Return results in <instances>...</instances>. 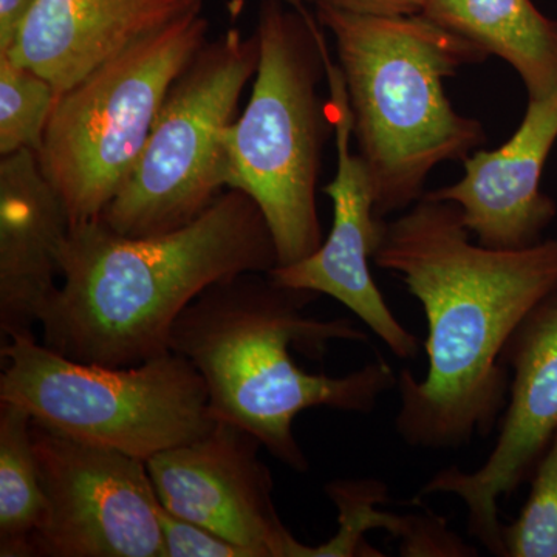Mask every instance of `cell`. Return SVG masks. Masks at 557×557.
Returning a JSON list of instances; mask_svg holds the SVG:
<instances>
[{
  "label": "cell",
  "instance_id": "obj_21",
  "mask_svg": "<svg viewBox=\"0 0 557 557\" xmlns=\"http://www.w3.org/2000/svg\"><path fill=\"white\" fill-rule=\"evenodd\" d=\"M399 556L475 557L478 548L449 530L448 522L434 512L408 515L397 534Z\"/></svg>",
  "mask_w": 557,
  "mask_h": 557
},
{
  "label": "cell",
  "instance_id": "obj_8",
  "mask_svg": "<svg viewBox=\"0 0 557 557\" xmlns=\"http://www.w3.org/2000/svg\"><path fill=\"white\" fill-rule=\"evenodd\" d=\"M260 61L258 33L231 27L208 40L172 84L126 186L102 222L126 237L189 225L226 189L223 137Z\"/></svg>",
  "mask_w": 557,
  "mask_h": 557
},
{
  "label": "cell",
  "instance_id": "obj_14",
  "mask_svg": "<svg viewBox=\"0 0 557 557\" xmlns=\"http://www.w3.org/2000/svg\"><path fill=\"white\" fill-rule=\"evenodd\" d=\"M70 220L38 153L24 149L0 160V344L35 338L57 293L60 251Z\"/></svg>",
  "mask_w": 557,
  "mask_h": 557
},
{
  "label": "cell",
  "instance_id": "obj_22",
  "mask_svg": "<svg viewBox=\"0 0 557 557\" xmlns=\"http://www.w3.org/2000/svg\"><path fill=\"white\" fill-rule=\"evenodd\" d=\"M164 557H252L247 548L157 505Z\"/></svg>",
  "mask_w": 557,
  "mask_h": 557
},
{
  "label": "cell",
  "instance_id": "obj_7",
  "mask_svg": "<svg viewBox=\"0 0 557 557\" xmlns=\"http://www.w3.org/2000/svg\"><path fill=\"white\" fill-rule=\"evenodd\" d=\"M0 401L73 437L148 460L218 423L196 368L166 351L127 368L75 361L32 336L0 344Z\"/></svg>",
  "mask_w": 557,
  "mask_h": 557
},
{
  "label": "cell",
  "instance_id": "obj_9",
  "mask_svg": "<svg viewBox=\"0 0 557 557\" xmlns=\"http://www.w3.org/2000/svg\"><path fill=\"white\" fill-rule=\"evenodd\" d=\"M46 515L35 556L164 557L146 460L33 418Z\"/></svg>",
  "mask_w": 557,
  "mask_h": 557
},
{
  "label": "cell",
  "instance_id": "obj_3",
  "mask_svg": "<svg viewBox=\"0 0 557 557\" xmlns=\"http://www.w3.org/2000/svg\"><path fill=\"white\" fill-rule=\"evenodd\" d=\"M317 293L284 287L269 273L240 274L205 289L172 327L170 348L183 355L207 384L209 410L262 443L293 471L310 461L296 440L295 420L307 409L369 416L398 386L387 359L343 376L310 373L293 351L319 361L333 341L369 343L350 319H319L306 309Z\"/></svg>",
  "mask_w": 557,
  "mask_h": 557
},
{
  "label": "cell",
  "instance_id": "obj_12",
  "mask_svg": "<svg viewBox=\"0 0 557 557\" xmlns=\"http://www.w3.org/2000/svg\"><path fill=\"white\" fill-rule=\"evenodd\" d=\"M262 443L236 424L219 421L203 437L146 460L160 504L208 528L252 557H306L273 500V475L260 460Z\"/></svg>",
  "mask_w": 557,
  "mask_h": 557
},
{
  "label": "cell",
  "instance_id": "obj_6",
  "mask_svg": "<svg viewBox=\"0 0 557 557\" xmlns=\"http://www.w3.org/2000/svg\"><path fill=\"white\" fill-rule=\"evenodd\" d=\"M208 32L201 11L180 17L58 97L38 160L70 226L100 220L126 186L172 84L208 42Z\"/></svg>",
  "mask_w": 557,
  "mask_h": 557
},
{
  "label": "cell",
  "instance_id": "obj_19",
  "mask_svg": "<svg viewBox=\"0 0 557 557\" xmlns=\"http://www.w3.org/2000/svg\"><path fill=\"white\" fill-rule=\"evenodd\" d=\"M338 508V533L325 544L307 547L306 557H379L380 549L366 541L370 530H386L397 536L403 516L380 511L387 500V486L376 479H339L325 486Z\"/></svg>",
  "mask_w": 557,
  "mask_h": 557
},
{
  "label": "cell",
  "instance_id": "obj_4",
  "mask_svg": "<svg viewBox=\"0 0 557 557\" xmlns=\"http://www.w3.org/2000/svg\"><path fill=\"white\" fill-rule=\"evenodd\" d=\"M313 11L335 44L354 146L372 182L376 215L406 211L423 199L435 168L467 160L486 145L485 127L454 109L445 83L490 57L423 14Z\"/></svg>",
  "mask_w": 557,
  "mask_h": 557
},
{
  "label": "cell",
  "instance_id": "obj_24",
  "mask_svg": "<svg viewBox=\"0 0 557 557\" xmlns=\"http://www.w3.org/2000/svg\"><path fill=\"white\" fill-rule=\"evenodd\" d=\"M39 0H0V53H7Z\"/></svg>",
  "mask_w": 557,
  "mask_h": 557
},
{
  "label": "cell",
  "instance_id": "obj_23",
  "mask_svg": "<svg viewBox=\"0 0 557 557\" xmlns=\"http://www.w3.org/2000/svg\"><path fill=\"white\" fill-rule=\"evenodd\" d=\"M288 3H306L313 7H330L347 13L375 17L420 16L429 0H287Z\"/></svg>",
  "mask_w": 557,
  "mask_h": 557
},
{
  "label": "cell",
  "instance_id": "obj_15",
  "mask_svg": "<svg viewBox=\"0 0 557 557\" xmlns=\"http://www.w3.org/2000/svg\"><path fill=\"white\" fill-rule=\"evenodd\" d=\"M203 5L205 0H39L5 54L61 95L139 39Z\"/></svg>",
  "mask_w": 557,
  "mask_h": 557
},
{
  "label": "cell",
  "instance_id": "obj_13",
  "mask_svg": "<svg viewBox=\"0 0 557 557\" xmlns=\"http://www.w3.org/2000/svg\"><path fill=\"white\" fill-rule=\"evenodd\" d=\"M557 143V94L528 102L518 131L500 148L478 149L456 183L426 190L431 200L450 201L480 245L523 249L544 240L557 203L542 189L545 166Z\"/></svg>",
  "mask_w": 557,
  "mask_h": 557
},
{
  "label": "cell",
  "instance_id": "obj_17",
  "mask_svg": "<svg viewBox=\"0 0 557 557\" xmlns=\"http://www.w3.org/2000/svg\"><path fill=\"white\" fill-rule=\"evenodd\" d=\"M33 417L21 406L0 401V556H35V537L46 515Z\"/></svg>",
  "mask_w": 557,
  "mask_h": 557
},
{
  "label": "cell",
  "instance_id": "obj_10",
  "mask_svg": "<svg viewBox=\"0 0 557 557\" xmlns=\"http://www.w3.org/2000/svg\"><path fill=\"white\" fill-rule=\"evenodd\" d=\"M500 361L509 370V392L496 445L475 471L450 467L432 475L420 496L449 494L463 502L468 533L504 557L498 500L530 482L557 431V292L522 319Z\"/></svg>",
  "mask_w": 557,
  "mask_h": 557
},
{
  "label": "cell",
  "instance_id": "obj_18",
  "mask_svg": "<svg viewBox=\"0 0 557 557\" xmlns=\"http://www.w3.org/2000/svg\"><path fill=\"white\" fill-rule=\"evenodd\" d=\"M58 97L49 79L0 53V156L39 153Z\"/></svg>",
  "mask_w": 557,
  "mask_h": 557
},
{
  "label": "cell",
  "instance_id": "obj_1",
  "mask_svg": "<svg viewBox=\"0 0 557 557\" xmlns=\"http://www.w3.org/2000/svg\"><path fill=\"white\" fill-rule=\"evenodd\" d=\"M373 263L403 282L428 321L426 375L398 373L399 438L445 450L490 437L508 401L505 344L557 292V237L523 249L483 247L456 203L423 197L386 223Z\"/></svg>",
  "mask_w": 557,
  "mask_h": 557
},
{
  "label": "cell",
  "instance_id": "obj_20",
  "mask_svg": "<svg viewBox=\"0 0 557 557\" xmlns=\"http://www.w3.org/2000/svg\"><path fill=\"white\" fill-rule=\"evenodd\" d=\"M530 485L518 519L502 527L504 557H557V431Z\"/></svg>",
  "mask_w": 557,
  "mask_h": 557
},
{
  "label": "cell",
  "instance_id": "obj_16",
  "mask_svg": "<svg viewBox=\"0 0 557 557\" xmlns=\"http://www.w3.org/2000/svg\"><path fill=\"white\" fill-rule=\"evenodd\" d=\"M423 16L511 65L528 102L557 94V20L533 0H429Z\"/></svg>",
  "mask_w": 557,
  "mask_h": 557
},
{
  "label": "cell",
  "instance_id": "obj_5",
  "mask_svg": "<svg viewBox=\"0 0 557 557\" xmlns=\"http://www.w3.org/2000/svg\"><path fill=\"white\" fill-rule=\"evenodd\" d=\"M260 61L244 112L223 137L226 188L258 203L278 265L309 258L322 237L318 211L325 141L333 135L325 81L324 30L306 3L262 0Z\"/></svg>",
  "mask_w": 557,
  "mask_h": 557
},
{
  "label": "cell",
  "instance_id": "obj_11",
  "mask_svg": "<svg viewBox=\"0 0 557 557\" xmlns=\"http://www.w3.org/2000/svg\"><path fill=\"white\" fill-rule=\"evenodd\" d=\"M329 108L336 150L335 178L322 188L333 203V225L327 239L309 258L277 265L270 276L284 287L330 296L347 307L399 359L416 358L420 343L388 309L370 262L383 240L387 220L375 212V196L364 163L351 135V112L338 62L322 42Z\"/></svg>",
  "mask_w": 557,
  "mask_h": 557
},
{
  "label": "cell",
  "instance_id": "obj_2",
  "mask_svg": "<svg viewBox=\"0 0 557 557\" xmlns=\"http://www.w3.org/2000/svg\"><path fill=\"white\" fill-rule=\"evenodd\" d=\"M277 265L269 223L239 189L226 188L189 225L161 236H121L101 219L70 226L42 344L75 361L141 364L171 350L175 321L205 289Z\"/></svg>",
  "mask_w": 557,
  "mask_h": 557
}]
</instances>
